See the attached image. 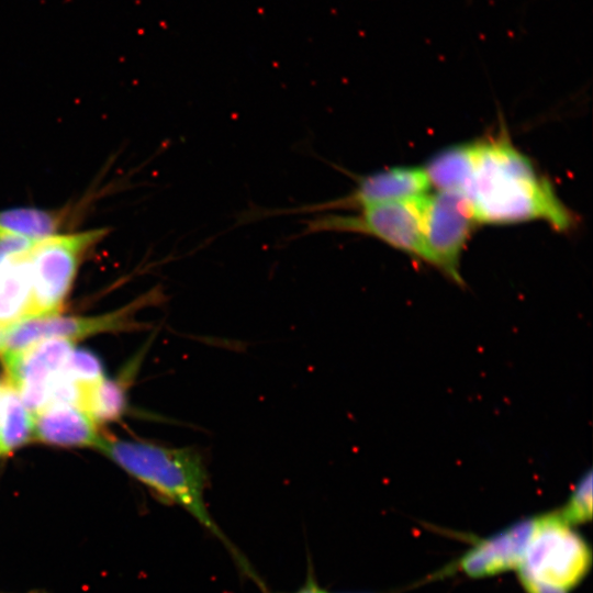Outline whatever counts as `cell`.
Segmentation results:
<instances>
[{
  "label": "cell",
  "mask_w": 593,
  "mask_h": 593,
  "mask_svg": "<svg viewBox=\"0 0 593 593\" xmlns=\"http://www.w3.org/2000/svg\"><path fill=\"white\" fill-rule=\"evenodd\" d=\"M466 195L478 224L540 220L562 233L577 224L575 215L558 198L550 181L513 145L504 128L477 141Z\"/></svg>",
  "instance_id": "1"
},
{
  "label": "cell",
  "mask_w": 593,
  "mask_h": 593,
  "mask_svg": "<svg viewBox=\"0 0 593 593\" xmlns=\"http://www.w3.org/2000/svg\"><path fill=\"white\" fill-rule=\"evenodd\" d=\"M97 448L152 490L164 503L177 505L189 513L225 547L240 573L250 579L260 591L266 589L259 574L217 525L208 508L205 491L209 471L197 449L104 436Z\"/></svg>",
  "instance_id": "2"
},
{
  "label": "cell",
  "mask_w": 593,
  "mask_h": 593,
  "mask_svg": "<svg viewBox=\"0 0 593 593\" xmlns=\"http://www.w3.org/2000/svg\"><path fill=\"white\" fill-rule=\"evenodd\" d=\"M588 542L559 512L533 517V527L519 564L521 583H534L567 592L590 570Z\"/></svg>",
  "instance_id": "3"
},
{
  "label": "cell",
  "mask_w": 593,
  "mask_h": 593,
  "mask_svg": "<svg viewBox=\"0 0 593 593\" xmlns=\"http://www.w3.org/2000/svg\"><path fill=\"white\" fill-rule=\"evenodd\" d=\"M426 198L423 194L376 204L353 215L314 214L303 222L301 235L325 232L368 235L432 265L423 232Z\"/></svg>",
  "instance_id": "4"
},
{
  "label": "cell",
  "mask_w": 593,
  "mask_h": 593,
  "mask_svg": "<svg viewBox=\"0 0 593 593\" xmlns=\"http://www.w3.org/2000/svg\"><path fill=\"white\" fill-rule=\"evenodd\" d=\"M105 234L107 230L97 228L55 234L35 243L27 254L31 301L26 317L54 315L61 310L83 255Z\"/></svg>",
  "instance_id": "5"
},
{
  "label": "cell",
  "mask_w": 593,
  "mask_h": 593,
  "mask_svg": "<svg viewBox=\"0 0 593 593\" xmlns=\"http://www.w3.org/2000/svg\"><path fill=\"white\" fill-rule=\"evenodd\" d=\"M161 295L158 289H154L119 311L98 316H57L54 314L23 318L0 331V357L21 351L46 339L74 340L104 332L135 327L136 311L156 302Z\"/></svg>",
  "instance_id": "6"
},
{
  "label": "cell",
  "mask_w": 593,
  "mask_h": 593,
  "mask_svg": "<svg viewBox=\"0 0 593 593\" xmlns=\"http://www.w3.org/2000/svg\"><path fill=\"white\" fill-rule=\"evenodd\" d=\"M430 187L421 167H393L357 178L356 187L346 195L318 203L288 209H249L240 214L243 223L264 217L292 214H318L367 206L426 194Z\"/></svg>",
  "instance_id": "7"
},
{
  "label": "cell",
  "mask_w": 593,
  "mask_h": 593,
  "mask_svg": "<svg viewBox=\"0 0 593 593\" xmlns=\"http://www.w3.org/2000/svg\"><path fill=\"white\" fill-rule=\"evenodd\" d=\"M478 224L471 203L460 191H438L427 195L423 232L432 266L458 284L461 253Z\"/></svg>",
  "instance_id": "8"
},
{
  "label": "cell",
  "mask_w": 593,
  "mask_h": 593,
  "mask_svg": "<svg viewBox=\"0 0 593 593\" xmlns=\"http://www.w3.org/2000/svg\"><path fill=\"white\" fill-rule=\"evenodd\" d=\"M72 349L71 340L53 338L1 356L10 388L32 414L47 405L49 382L64 368Z\"/></svg>",
  "instance_id": "9"
},
{
  "label": "cell",
  "mask_w": 593,
  "mask_h": 593,
  "mask_svg": "<svg viewBox=\"0 0 593 593\" xmlns=\"http://www.w3.org/2000/svg\"><path fill=\"white\" fill-rule=\"evenodd\" d=\"M532 527L533 518L523 519L486 539L477 541L458 560L457 567L472 578L490 577L517 569L522 562Z\"/></svg>",
  "instance_id": "10"
},
{
  "label": "cell",
  "mask_w": 593,
  "mask_h": 593,
  "mask_svg": "<svg viewBox=\"0 0 593 593\" xmlns=\"http://www.w3.org/2000/svg\"><path fill=\"white\" fill-rule=\"evenodd\" d=\"M33 415V437L42 443L97 448L101 440L97 423L79 406L53 404Z\"/></svg>",
  "instance_id": "11"
},
{
  "label": "cell",
  "mask_w": 593,
  "mask_h": 593,
  "mask_svg": "<svg viewBox=\"0 0 593 593\" xmlns=\"http://www.w3.org/2000/svg\"><path fill=\"white\" fill-rule=\"evenodd\" d=\"M477 156V141L454 145L434 155L423 168L439 191L466 193Z\"/></svg>",
  "instance_id": "12"
},
{
  "label": "cell",
  "mask_w": 593,
  "mask_h": 593,
  "mask_svg": "<svg viewBox=\"0 0 593 593\" xmlns=\"http://www.w3.org/2000/svg\"><path fill=\"white\" fill-rule=\"evenodd\" d=\"M143 354L134 359L125 371L124 378L102 379L98 383L82 388L80 407L96 423L113 422L121 418L127 410V384L141 362Z\"/></svg>",
  "instance_id": "13"
},
{
  "label": "cell",
  "mask_w": 593,
  "mask_h": 593,
  "mask_svg": "<svg viewBox=\"0 0 593 593\" xmlns=\"http://www.w3.org/2000/svg\"><path fill=\"white\" fill-rule=\"evenodd\" d=\"M27 254L0 267V331L26 317L31 301Z\"/></svg>",
  "instance_id": "14"
},
{
  "label": "cell",
  "mask_w": 593,
  "mask_h": 593,
  "mask_svg": "<svg viewBox=\"0 0 593 593\" xmlns=\"http://www.w3.org/2000/svg\"><path fill=\"white\" fill-rule=\"evenodd\" d=\"M65 213L34 206L0 210V233L21 236L34 242L55 234L63 225Z\"/></svg>",
  "instance_id": "15"
},
{
  "label": "cell",
  "mask_w": 593,
  "mask_h": 593,
  "mask_svg": "<svg viewBox=\"0 0 593 593\" xmlns=\"http://www.w3.org/2000/svg\"><path fill=\"white\" fill-rule=\"evenodd\" d=\"M34 415L12 388H5L0 407V456L9 454L33 437Z\"/></svg>",
  "instance_id": "16"
},
{
  "label": "cell",
  "mask_w": 593,
  "mask_h": 593,
  "mask_svg": "<svg viewBox=\"0 0 593 593\" xmlns=\"http://www.w3.org/2000/svg\"><path fill=\"white\" fill-rule=\"evenodd\" d=\"M61 371L81 388H88L103 379L100 359L87 349H72Z\"/></svg>",
  "instance_id": "17"
},
{
  "label": "cell",
  "mask_w": 593,
  "mask_h": 593,
  "mask_svg": "<svg viewBox=\"0 0 593 593\" xmlns=\"http://www.w3.org/2000/svg\"><path fill=\"white\" fill-rule=\"evenodd\" d=\"M570 525L589 522L592 516V471L584 473L575 484L567 504L558 511Z\"/></svg>",
  "instance_id": "18"
},
{
  "label": "cell",
  "mask_w": 593,
  "mask_h": 593,
  "mask_svg": "<svg viewBox=\"0 0 593 593\" xmlns=\"http://www.w3.org/2000/svg\"><path fill=\"white\" fill-rule=\"evenodd\" d=\"M265 593H343V592H333L322 586L316 579L312 561L309 558L306 577L301 586H299L296 590L292 592H272L268 589Z\"/></svg>",
  "instance_id": "19"
},
{
  "label": "cell",
  "mask_w": 593,
  "mask_h": 593,
  "mask_svg": "<svg viewBox=\"0 0 593 593\" xmlns=\"http://www.w3.org/2000/svg\"><path fill=\"white\" fill-rule=\"evenodd\" d=\"M527 593H567L563 591L546 588L539 584L534 583H523L522 584Z\"/></svg>",
  "instance_id": "20"
}]
</instances>
